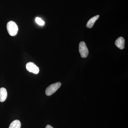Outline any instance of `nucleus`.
Listing matches in <instances>:
<instances>
[{
	"label": "nucleus",
	"instance_id": "f257e3e1",
	"mask_svg": "<svg viewBox=\"0 0 128 128\" xmlns=\"http://www.w3.org/2000/svg\"><path fill=\"white\" fill-rule=\"evenodd\" d=\"M6 27L8 32L10 36H14L17 34L18 31V26L15 22L12 21L8 22Z\"/></svg>",
	"mask_w": 128,
	"mask_h": 128
},
{
	"label": "nucleus",
	"instance_id": "f03ea898",
	"mask_svg": "<svg viewBox=\"0 0 128 128\" xmlns=\"http://www.w3.org/2000/svg\"><path fill=\"white\" fill-rule=\"evenodd\" d=\"M61 86V83L60 82H57L49 86L45 91L46 95L47 96H50L52 95L57 91Z\"/></svg>",
	"mask_w": 128,
	"mask_h": 128
},
{
	"label": "nucleus",
	"instance_id": "7ed1b4c3",
	"mask_svg": "<svg viewBox=\"0 0 128 128\" xmlns=\"http://www.w3.org/2000/svg\"><path fill=\"white\" fill-rule=\"evenodd\" d=\"M79 51L81 56L82 58H86L89 54V50L86 43L82 41L79 44Z\"/></svg>",
	"mask_w": 128,
	"mask_h": 128
},
{
	"label": "nucleus",
	"instance_id": "20e7f679",
	"mask_svg": "<svg viewBox=\"0 0 128 128\" xmlns=\"http://www.w3.org/2000/svg\"><path fill=\"white\" fill-rule=\"evenodd\" d=\"M26 68L29 72H32L34 74H37L39 73V68L33 62L28 63L26 64Z\"/></svg>",
	"mask_w": 128,
	"mask_h": 128
},
{
	"label": "nucleus",
	"instance_id": "39448f33",
	"mask_svg": "<svg viewBox=\"0 0 128 128\" xmlns=\"http://www.w3.org/2000/svg\"><path fill=\"white\" fill-rule=\"evenodd\" d=\"M125 40L123 37H120L116 40L115 42V45L120 49H123L124 48Z\"/></svg>",
	"mask_w": 128,
	"mask_h": 128
},
{
	"label": "nucleus",
	"instance_id": "423d86ee",
	"mask_svg": "<svg viewBox=\"0 0 128 128\" xmlns=\"http://www.w3.org/2000/svg\"><path fill=\"white\" fill-rule=\"evenodd\" d=\"M7 92L6 88H0V102H4L7 98Z\"/></svg>",
	"mask_w": 128,
	"mask_h": 128
},
{
	"label": "nucleus",
	"instance_id": "0eeeda50",
	"mask_svg": "<svg viewBox=\"0 0 128 128\" xmlns=\"http://www.w3.org/2000/svg\"><path fill=\"white\" fill-rule=\"evenodd\" d=\"M99 17V15H97V16H95L92 18H90L89 21L88 22V23L86 25V27L89 28H92L94 25V23L96 22V21L98 20Z\"/></svg>",
	"mask_w": 128,
	"mask_h": 128
},
{
	"label": "nucleus",
	"instance_id": "6e6552de",
	"mask_svg": "<svg viewBox=\"0 0 128 128\" xmlns=\"http://www.w3.org/2000/svg\"><path fill=\"white\" fill-rule=\"evenodd\" d=\"M21 123L19 120H14L10 124L9 128H21Z\"/></svg>",
	"mask_w": 128,
	"mask_h": 128
},
{
	"label": "nucleus",
	"instance_id": "1a4fd4ad",
	"mask_svg": "<svg viewBox=\"0 0 128 128\" xmlns=\"http://www.w3.org/2000/svg\"><path fill=\"white\" fill-rule=\"evenodd\" d=\"M35 21L38 24L41 26H43L44 25V22L42 20L41 18L38 17H36L35 18Z\"/></svg>",
	"mask_w": 128,
	"mask_h": 128
},
{
	"label": "nucleus",
	"instance_id": "9d476101",
	"mask_svg": "<svg viewBox=\"0 0 128 128\" xmlns=\"http://www.w3.org/2000/svg\"><path fill=\"white\" fill-rule=\"evenodd\" d=\"M46 128H53L52 126H50V125H48L46 126Z\"/></svg>",
	"mask_w": 128,
	"mask_h": 128
}]
</instances>
